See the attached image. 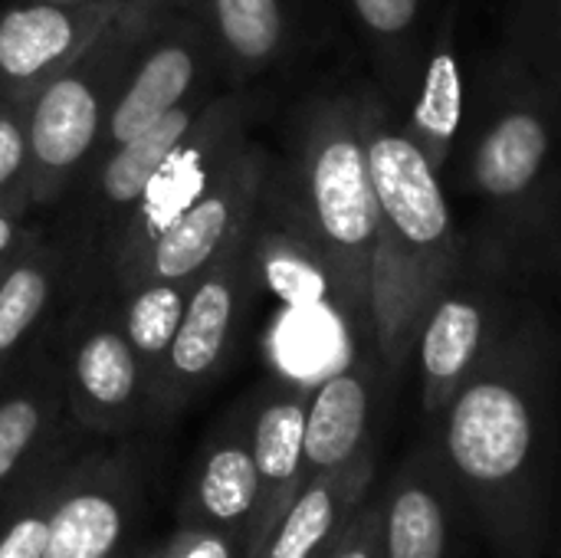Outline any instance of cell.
<instances>
[{
	"label": "cell",
	"mask_w": 561,
	"mask_h": 558,
	"mask_svg": "<svg viewBox=\"0 0 561 558\" xmlns=\"http://www.w3.org/2000/svg\"><path fill=\"white\" fill-rule=\"evenodd\" d=\"M431 447L500 558H539L552 497V358L536 322L503 329L434 421Z\"/></svg>",
	"instance_id": "obj_1"
},
{
	"label": "cell",
	"mask_w": 561,
	"mask_h": 558,
	"mask_svg": "<svg viewBox=\"0 0 561 558\" xmlns=\"http://www.w3.org/2000/svg\"><path fill=\"white\" fill-rule=\"evenodd\" d=\"M362 135L378 197V240L371 260V339L385 378L414 358L434 303L467 260L440 174L378 95H362Z\"/></svg>",
	"instance_id": "obj_2"
},
{
	"label": "cell",
	"mask_w": 561,
	"mask_h": 558,
	"mask_svg": "<svg viewBox=\"0 0 561 558\" xmlns=\"http://www.w3.org/2000/svg\"><path fill=\"white\" fill-rule=\"evenodd\" d=\"M289 191L322 250L358 345L375 355L371 260L378 240V197L362 135V99L329 95L309 105L296 141Z\"/></svg>",
	"instance_id": "obj_3"
},
{
	"label": "cell",
	"mask_w": 561,
	"mask_h": 558,
	"mask_svg": "<svg viewBox=\"0 0 561 558\" xmlns=\"http://www.w3.org/2000/svg\"><path fill=\"white\" fill-rule=\"evenodd\" d=\"M467 141L463 184L516 243L539 230L561 174V95L529 46L496 59Z\"/></svg>",
	"instance_id": "obj_4"
},
{
	"label": "cell",
	"mask_w": 561,
	"mask_h": 558,
	"mask_svg": "<svg viewBox=\"0 0 561 558\" xmlns=\"http://www.w3.org/2000/svg\"><path fill=\"white\" fill-rule=\"evenodd\" d=\"M161 7V0H138L122 10L79 59L59 69L26 102L33 210L59 204L89 168L135 46Z\"/></svg>",
	"instance_id": "obj_5"
},
{
	"label": "cell",
	"mask_w": 561,
	"mask_h": 558,
	"mask_svg": "<svg viewBox=\"0 0 561 558\" xmlns=\"http://www.w3.org/2000/svg\"><path fill=\"white\" fill-rule=\"evenodd\" d=\"M56 355L76 428L99 437H122L154 421L145 365L122 332L105 293H92L69 316Z\"/></svg>",
	"instance_id": "obj_6"
},
{
	"label": "cell",
	"mask_w": 561,
	"mask_h": 558,
	"mask_svg": "<svg viewBox=\"0 0 561 558\" xmlns=\"http://www.w3.org/2000/svg\"><path fill=\"white\" fill-rule=\"evenodd\" d=\"M266 178L270 158L253 138H247L227 168L145 247L131 270L108 289V296L141 280L194 283L217 257L250 234Z\"/></svg>",
	"instance_id": "obj_7"
},
{
	"label": "cell",
	"mask_w": 561,
	"mask_h": 558,
	"mask_svg": "<svg viewBox=\"0 0 561 558\" xmlns=\"http://www.w3.org/2000/svg\"><path fill=\"white\" fill-rule=\"evenodd\" d=\"M253 273V227L224 257H217L191 286L184 319L164 358L154 414L174 418L227 368L250 296Z\"/></svg>",
	"instance_id": "obj_8"
},
{
	"label": "cell",
	"mask_w": 561,
	"mask_h": 558,
	"mask_svg": "<svg viewBox=\"0 0 561 558\" xmlns=\"http://www.w3.org/2000/svg\"><path fill=\"white\" fill-rule=\"evenodd\" d=\"M217 46L201 20L174 7L154 10L108 109L95 155L128 141L178 105L217 92Z\"/></svg>",
	"instance_id": "obj_9"
},
{
	"label": "cell",
	"mask_w": 561,
	"mask_h": 558,
	"mask_svg": "<svg viewBox=\"0 0 561 558\" xmlns=\"http://www.w3.org/2000/svg\"><path fill=\"white\" fill-rule=\"evenodd\" d=\"M250 118V102L240 92H217L181 145L171 151L151 187L141 194L125 227L115 237V247L105 260L102 280L95 293H108L131 263L145 253V247L227 168V161L243 148Z\"/></svg>",
	"instance_id": "obj_10"
},
{
	"label": "cell",
	"mask_w": 561,
	"mask_h": 558,
	"mask_svg": "<svg viewBox=\"0 0 561 558\" xmlns=\"http://www.w3.org/2000/svg\"><path fill=\"white\" fill-rule=\"evenodd\" d=\"M503 329L506 326L496 283L486 276V266H480L477 276L470 260H463V270L424 319L414 349L421 365V408L427 424L444 414L450 398L477 372Z\"/></svg>",
	"instance_id": "obj_11"
},
{
	"label": "cell",
	"mask_w": 561,
	"mask_h": 558,
	"mask_svg": "<svg viewBox=\"0 0 561 558\" xmlns=\"http://www.w3.org/2000/svg\"><path fill=\"white\" fill-rule=\"evenodd\" d=\"M36 349L0 388V513L56 457L72 451L59 355Z\"/></svg>",
	"instance_id": "obj_12"
},
{
	"label": "cell",
	"mask_w": 561,
	"mask_h": 558,
	"mask_svg": "<svg viewBox=\"0 0 561 558\" xmlns=\"http://www.w3.org/2000/svg\"><path fill=\"white\" fill-rule=\"evenodd\" d=\"M135 503V474L125 454H72L49 506L43 558H115Z\"/></svg>",
	"instance_id": "obj_13"
},
{
	"label": "cell",
	"mask_w": 561,
	"mask_h": 558,
	"mask_svg": "<svg viewBox=\"0 0 561 558\" xmlns=\"http://www.w3.org/2000/svg\"><path fill=\"white\" fill-rule=\"evenodd\" d=\"M131 3L66 7L20 0L0 10V95L30 102Z\"/></svg>",
	"instance_id": "obj_14"
},
{
	"label": "cell",
	"mask_w": 561,
	"mask_h": 558,
	"mask_svg": "<svg viewBox=\"0 0 561 558\" xmlns=\"http://www.w3.org/2000/svg\"><path fill=\"white\" fill-rule=\"evenodd\" d=\"M309 385L276 382L250 411V447L260 474V503L247 529V558H260L270 533L306 483L302 441Z\"/></svg>",
	"instance_id": "obj_15"
},
{
	"label": "cell",
	"mask_w": 561,
	"mask_h": 558,
	"mask_svg": "<svg viewBox=\"0 0 561 558\" xmlns=\"http://www.w3.org/2000/svg\"><path fill=\"white\" fill-rule=\"evenodd\" d=\"M381 382L385 372L378 355H358L312 385L302 441L306 480L352 467L355 460L375 454L371 428Z\"/></svg>",
	"instance_id": "obj_16"
},
{
	"label": "cell",
	"mask_w": 561,
	"mask_h": 558,
	"mask_svg": "<svg viewBox=\"0 0 561 558\" xmlns=\"http://www.w3.org/2000/svg\"><path fill=\"white\" fill-rule=\"evenodd\" d=\"M454 487L424 441L381 490V558H447Z\"/></svg>",
	"instance_id": "obj_17"
},
{
	"label": "cell",
	"mask_w": 561,
	"mask_h": 558,
	"mask_svg": "<svg viewBox=\"0 0 561 558\" xmlns=\"http://www.w3.org/2000/svg\"><path fill=\"white\" fill-rule=\"evenodd\" d=\"M371 487L375 454L355 460L352 467L309 477L270 533L260 558H329Z\"/></svg>",
	"instance_id": "obj_18"
},
{
	"label": "cell",
	"mask_w": 561,
	"mask_h": 558,
	"mask_svg": "<svg viewBox=\"0 0 561 558\" xmlns=\"http://www.w3.org/2000/svg\"><path fill=\"white\" fill-rule=\"evenodd\" d=\"M260 503V474L250 447V414L230 421L201 454L181 526L237 533L247 539Z\"/></svg>",
	"instance_id": "obj_19"
},
{
	"label": "cell",
	"mask_w": 561,
	"mask_h": 558,
	"mask_svg": "<svg viewBox=\"0 0 561 558\" xmlns=\"http://www.w3.org/2000/svg\"><path fill=\"white\" fill-rule=\"evenodd\" d=\"M72 280L59 247L39 237L0 273V388L36 349L49 312Z\"/></svg>",
	"instance_id": "obj_20"
},
{
	"label": "cell",
	"mask_w": 561,
	"mask_h": 558,
	"mask_svg": "<svg viewBox=\"0 0 561 558\" xmlns=\"http://www.w3.org/2000/svg\"><path fill=\"white\" fill-rule=\"evenodd\" d=\"M463 122H467V82H463L457 39H454V13H447L424 59V72H421L408 122L401 128L421 148L427 164L437 174H444L460 141Z\"/></svg>",
	"instance_id": "obj_21"
},
{
	"label": "cell",
	"mask_w": 561,
	"mask_h": 558,
	"mask_svg": "<svg viewBox=\"0 0 561 558\" xmlns=\"http://www.w3.org/2000/svg\"><path fill=\"white\" fill-rule=\"evenodd\" d=\"M194 283H171V280H141L131 283L118 293H105L112 299L115 319L122 332L128 335L131 349L138 352L148 385H151V401H158V385L164 372L168 349L174 342V332L184 319V306L191 296ZM158 418V414H154Z\"/></svg>",
	"instance_id": "obj_22"
},
{
	"label": "cell",
	"mask_w": 561,
	"mask_h": 558,
	"mask_svg": "<svg viewBox=\"0 0 561 558\" xmlns=\"http://www.w3.org/2000/svg\"><path fill=\"white\" fill-rule=\"evenodd\" d=\"M207 33L233 72L253 76L276 62L286 43L283 0H204Z\"/></svg>",
	"instance_id": "obj_23"
},
{
	"label": "cell",
	"mask_w": 561,
	"mask_h": 558,
	"mask_svg": "<svg viewBox=\"0 0 561 558\" xmlns=\"http://www.w3.org/2000/svg\"><path fill=\"white\" fill-rule=\"evenodd\" d=\"M69 457L72 451L46 464L0 513V558H43L49 533V506Z\"/></svg>",
	"instance_id": "obj_24"
},
{
	"label": "cell",
	"mask_w": 561,
	"mask_h": 558,
	"mask_svg": "<svg viewBox=\"0 0 561 558\" xmlns=\"http://www.w3.org/2000/svg\"><path fill=\"white\" fill-rule=\"evenodd\" d=\"M0 210L33 214L26 102L3 99V95H0Z\"/></svg>",
	"instance_id": "obj_25"
},
{
	"label": "cell",
	"mask_w": 561,
	"mask_h": 558,
	"mask_svg": "<svg viewBox=\"0 0 561 558\" xmlns=\"http://www.w3.org/2000/svg\"><path fill=\"white\" fill-rule=\"evenodd\" d=\"M348 3L362 30L375 39L381 53H388V59L391 53H408V59L414 62L411 39L417 36L424 0H348Z\"/></svg>",
	"instance_id": "obj_26"
},
{
	"label": "cell",
	"mask_w": 561,
	"mask_h": 558,
	"mask_svg": "<svg viewBox=\"0 0 561 558\" xmlns=\"http://www.w3.org/2000/svg\"><path fill=\"white\" fill-rule=\"evenodd\" d=\"M329 558H381V493H368Z\"/></svg>",
	"instance_id": "obj_27"
},
{
	"label": "cell",
	"mask_w": 561,
	"mask_h": 558,
	"mask_svg": "<svg viewBox=\"0 0 561 558\" xmlns=\"http://www.w3.org/2000/svg\"><path fill=\"white\" fill-rule=\"evenodd\" d=\"M164 546L171 558H247L243 536L201 526H178V533Z\"/></svg>",
	"instance_id": "obj_28"
},
{
	"label": "cell",
	"mask_w": 561,
	"mask_h": 558,
	"mask_svg": "<svg viewBox=\"0 0 561 558\" xmlns=\"http://www.w3.org/2000/svg\"><path fill=\"white\" fill-rule=\"evenodd\" d=\"M536 66L542 69V76L552 82V89L561 95V0H546L542 10V23H539V39L536 46Z\"/></svg>",
	"instance_id": "obj_29"
},
{
	"label": "cell",
	"mask_w": 561,
	"mask_h": 558,
	"mask_svg": "<svg viewBox=\"0 0 561 558\" xmlns=\"http://www.w3.org/2000/svg\"><path fill=\"white\" fill-rule=\"evenodd\" d=\"M36 240V230L26 224V214L0 210V273Z\"/></svg>",
	"instance_id": "obj_30"
},
{
	"label": "cell",
	"mask_w": 561,
	"mask_h": 558,
	"mask_svg": "<svg viewBox=\"0 0 561 558\" xmlns=\"http://www.w3.org/2000/svg\"><path fill=\"white\" fill-rule=\"evenodd\" d=\"M46 3H66V7H89V3H131V0H46Z\"/></svg>",
	"instance_id": "obj_31"
},
{
	"label": "cell",
	"mask_w": 561,
	"mask_h": 558,
	"mask_svg": "<svg viewBox=\"0 0 561 558\" xmlns=\"http://www.w3.org/2000/svg\"><path fill=\"white\" fill-rule=\"evenodd\" d=\"M141 558H171V553H168V546H161V549H154V553H148V556Z\"/></svg>",
	"instance_id": "obj_32"
},
{
	"label": "cell",
	"mask_w": 561,
	"mask_h": 558,
	"mask_svg": "<svg viewBox=\"0 0 561 558\" xmlns=\"http://www.w3.org/2000/svg\"><path fill=\"white\" fill-rule=\"evenodd\" d=\"M164 7H174V10H181V3H187V0H161Z\"/></svg>",
	"instance_id": "obj_33"
}]
</instances>
